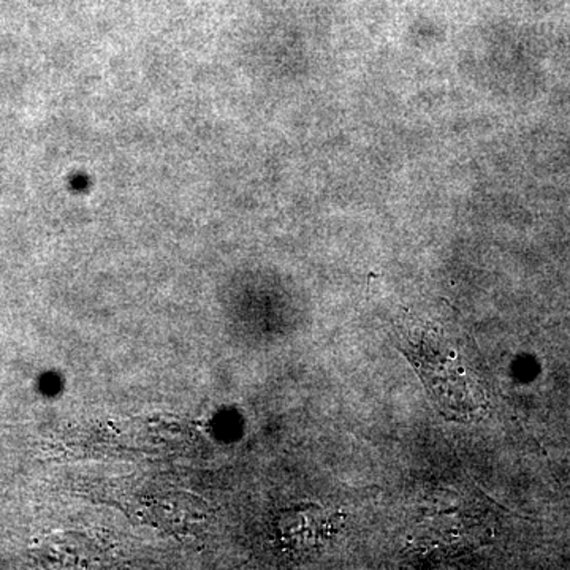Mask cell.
Returning <instances> with one entry per match:
<instances>
[{"mask_svg":"<svg viewBox=\"0 0 570 570\" xmlns=\"http://www.w3.org/2000/svg\"><path fill=\"white\" fill-rule=\"evenodd\" d=\"M397 330L404 354L442 415L456 422L480 419L487 393L471 337L450 321L406 318Z\"/></svg>","mask_w":570,"mask_h":570,"instance_id":"1","label":"cell"},{"mask_svg":"<svg viewBox=\"0 0 570 570\" xmlns=\"http://www.w3.org/2000/svg\"><path fill=\"white\" fill-rule=\"evenodd\" d=\"M335 517L328 515L318 505H302L281 515V538L295 550L314 549L328 539Z\"/></svg>","mask_w":570,"mask_h":570,"instance_id":"2","label":"cell"}]
</instances>
